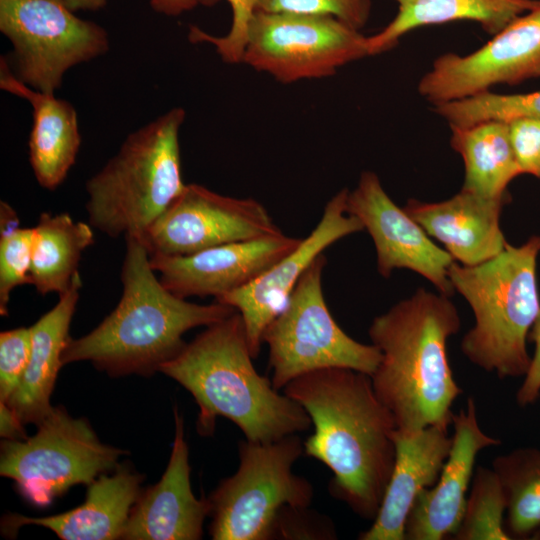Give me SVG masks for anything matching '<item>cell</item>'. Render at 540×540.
Segmentation results:
<instances>
[{"instance_id": "52a82bcc", "label": "cell", "mask_w": 540, "mask_h": 540, "mask_svg": "<svg viewBox=\"0 0 540 540\" xmlns=\"http://www.w3.org/2000/svg\"><path fill=\"white\" fill-rule=\"evenodd\" d=\"M304 453L297 434L272 442L242 440L237 471L209 495V533L214 540H270L285 505L310 506L314 490L293 465Z\"/></svg>"}, {"instance_id": "f546056e", "label": "cell", "mask_w": 540, "mask_h": 540, "mask_svg": "<svg viewBox=\"0 0 540 540\" xmlns=\"http://www.w3.org/2000/svg\"><path fill=\"white\" fill-rule=\"evenodd\" d=\"M34 228H23L14 209L0 203V314L6 316L12 291L31 284Z\"/></svg>"}, {"instance_id": "7a4b0ae2", "label": "cell", "mask_w": 540, "mask_h": 540, "mask_svg": "<svg viewBox=\"0 0 540 540\" xmlns=\"http://www.w3.org/2000/svg\"><path fill=\"white\" fill-rule=\"evenodd\" d=\"M460 326L449 297L423 288L373 319L368 333L381 360L372 385L398 429L452 425L451 408L463 390L453 376L447 342Z\"/></svg>"}, {"instance_id": "cb8c5ba5", "label": "cell", "mask_w": 540, "mask_h": 540, "mask_svg": "<svg viewBox=\"0 0 540 540\" xmlns=\"http://www.w3.org/2000/svg\"><path fill=\"white\" fill-rule=\"evenodd\" d=\"M395 17L378 33L367 36L368 54L376 55L395 47L406 33L428 25L453 21H474L495 35L539 0H393Z\"/></svg>"}, {"instance_id": "5b68a950", "label": "cell", "mask_w": 540, "mask_h": 540, "mask_svg": "<svg viewBox=\"0 0 540 540\" xmlns=\"http://www.w3.org/2000/svg\"><path fill=\"white\" fill-rule=\"evenodd\" d=\"M540 236L507 243L495 257L475 266L453 262L448 275L454 291L470 305L474 326L463 336L461 351L474 365L498 378L526 374L531 357L527 337L540 311L537 259Z\"/></svg>"}, {"instance_id": "7c38bea8", "label": "cell", "mask_w": 540, "mask_h": 540, "mask_svg": "<svg viewBox=\"0 0 540 540\" xmlns=\"http://www.w3.org/2000/svg\"><path fill=\"white\" fill-rule=\"evenodd\" d=\"M280 232L259 201L221 195L191 183L140 240L149 254L183 256Z\"/></svg>"}, {"instance_id": "9c48e42d", "label": "cell", "mask_w": 540, "mask_h": 540, "mask_svg": "<svg viewBox=\"0 0 540 540\" xmlns=\"http://www.w3.org/2000/svg\"><path fill=\"white\" fill-rule=\"evenodd\" d=\"M326 263L323 253L311 263L264 330L262 340L268 346V367L277 390L323 368H350L371 376L381 360L377 346L354 340L331 315L322 289Z\"/></svg>"}, {"instance_id": "836d02e7", "label": "cell", "mask_w": 540, "mask_h": 540, "mask_svg": "<svg viewBox=\"0 0 540 540\" xmlns=\"http://www.w3.org/2000/svg\"><path fill=\"white\" fill-rule=\"evenodd\" d=\"M31 351L30 328L0 333V401L8 402L26 372Z\"/></svg>"}, {"instance_id": "e0dca14e", "label": "cell", "mask_w": 540, "mask_h": 540, "mask_svg": "<svg viewBox=\"0 0 540 540\" xmlns=\"http://www.w3.org/2000/svg\"><path fill=\"white\" fill-rule=\"evenodd\" d=\"M452 446L436 483L416 497L405 523V540H442L457 531L466 506V492L477 455L501 444L479 425L476 404L469 397L466 409L453 415Z\"/></svg>"}, {"instance_id": "8d00e7d4", "label": "cell", "mask_w": 540, "mask_h": 540, "mask_svg": "<svg viewBox=\"0 0 540 540\" xmlns=\"http://www.w3.org/2000/svg\"><path fill=\"white\" fill-rule=\"evenodd\" d=\"M0 435L3 440H22L27 437L24 424L12 408L0 401Z\"/></svg>"}, {"instance_id": "4316f807", "label": "cell", "mask_w": 540, "mask_h": 540, "mask_svg": "<svg viewBox=\"0 0 540 540\" xmlns=\"http://www.w3.org/2000/svg\"><path fill=\"white\" fill-rule=\"evenodd\" d=\"M506 500V530L523 538L540 528V448L524 447L492 461Z\"/></svg>"}, {"instance_id": "7402d4cb", "label": "cell", "mask_w": 540, "mask_h": 540, "mask_svg": "<svg viewBox=\"0 0 540 540\" xmlns=\"http://www.w3.org/2000/svg\"><path fill=\"white\" fill-rule=\"evenodd\" d=\"M0 88L25 99L33 110L28 140L29 162L37 182L45 189H56L76 161L81 136L73 105L54 93L36 90L12 71L6 57L0 58Z\"/></svg>"}, {"instance_id": "484cf974", "label": "cell", "mask_w": 540, "mask_h": 540, "mask_svg": "<svg viewBox=\"0 0 540 540\" xmlns=\"http://www.w3.org/2000/svg\"><path fill=\"white\" fill-rule=\"evenodd\" d=\"M93 227L67 213H42L34 227L31 285L41 295L64 293L78 273L85 249L94 243Z\"/></svg>"}, {"instance_id": "6da1fadb", "label": "cell", "mask_w": 540, "mask_h": 540, "mask_svg": "<svg viewBox=\"0 0 540 540\" xmlns=\"http://www.w3.org/2000/svg\"><path fill=\"white\" fill-rule=\"evenodd\" d=\"M283 393L311 419L314 431L304 441V453L331 470L332 497L373 521L392 474L397 426L377 397L371 376L350 368H323L293 379Z\"/></svg>"}, {"instance_id": "83f0119b", "label": "cell", "mask_w": 540, "mask_h": 540, "mask_svg": "<svg viewBox=\"0 0 540 540\" xmlns=\"http://www.w3.org/2000/svg\"><path fill=\"white\" fill-rule=\"evenodd\" d=\"M506 500L499 478L491 468L479 466L471 481L462 521L455 540H510L504 514Z\"/></svg>"}, {"instance_id": "44dd1931", "label": "cell", "mask_w": 540, "mask_h": 540, "mask_svg": "<svg viewBox=\"0 0 540 540\" xmlns=\"http://www.w3.org/2000/svg\"><path fill=\"white\" fill-rule=\"evenodd\" d=\"M143 476L131 465L119 463L87 485L85 501L64 513L28 517L8 513L1 521L2 534L15 537L21 527L37 525L63 540L121 539L131 509L142 492Z\"/></svg>"}, {"instance_id": "f1b7e54d", "label": "cell", "mask_w": 540, "mask_h": 540, "mask_svg": "<svg viewBox=\"0 0 540 540\" xmlns=\"http://www.w3.org/2000/svg\"><path fill=\"white\" fill-rule=\"evenodd\" d=\"M434 110L450 127H466L490 120L508 122L519 117L540 118V90L519 94H499L490 90L435 105Z\"/></svg>"}, {"instance_id": "277c9868", "label": "cell", "mask_w": 540, "mask_h": 540, "mask_svg": "<svg viewBox=\"0 0 540 540\" xmlns=\"http://www.w3.org/2000/svg\"><path fill=\"white\" fill-rule=\"evenodd\" d=\"M241 315L230 316L206 327L171 360L164 373L183 386L199 407L196 421L201 436L215 432L216 420L232 421L254 442H272L306 432L312 426L305 409L253 365Z\"/></svg>"}, {"instance_id": "d6a6232c", "label": "cell", "mask_w": 540, "mask_h": 540, "mask_svg": "<svg viewBox=\"0 0 540 540\" xmlns=\"http://www.w3.org/2000/svg\"><path fill=\"white\" fill-rule=\"evenodd\" d=\"M333 521L309 506H283L272 526L270 540H333Z\"/></svg>"}, {"instance_id": "5bb4252c", "label": "cell", "mask_w": 540, "mask_h": 540, "mask_svg": "<svg viewBox=\"0 0 540 540\" xmlns=\"http://www.w3.org/2000/svg\"><path fill=\"white\" fill-rule=\"evenodd\" d=\"M346 211L371 236L377 270L384 278L404 268L426 278L443 295L450 297L455 292L448 275L453 257L393 202L374 172L360 175L355 189L348 192Z\"/></svg>"}, {"instance_id": "f35d334b", "label": "cell", "mask_w": 540, "mask_h": 540, "mask_svg": "<svg viewBox=\"0 0 540 540\" xmlns=\"http://www.w3.org/2000/svg\"><path fill=\"white\" fill-rule=\"evenodd\" d=\"M72 11L91 10L96 11L104 7L107 0H64Z\"/></svg>"}, {"instance_id": "ba28073f", "label": "cell", "mask_w": 540, "mask_h": 540, "mask_svg": "<svg viewBox=\"0 0 540 540\" xmlns=\"http://www.w3.org/2000/svg\"><path fill=\"white\" fill-rule=\"evenodd\" d=\"M22 440H2L0 475L14 482L18 494L46 508L75 485H89L113 471L126 451L102 443L88 420L53 407Z\"/></svg>"}, {"instance_id": "2e32d148", "label": "cell", "mask_w": 540, "mask_h": 540, "mask_svg": "<svg viewBox=\"0 0 540 540\" xmlns=\"http://www.w3.org/2000/svg\"><path fill=\"white\" fill-rule=\"evenodd\" d=\"M301 239L280 232L189 255L149 254V261L173 294L184 299L213 296L217 300L251 283L296 248Z\"/></svg>"}, {"instance_id": "d6986e66", "label": "cell", "mask_w": 540, "mask_h": 540, "mask_svg": "<svg viewBox=\"0 0 540 540\" xmlns=\"http://www.w3.org/2000/svg\"><path fill=\"white\" fill-rule=\"evenodd\" d=\"M509 201V194L485 197L461 189L441 202L409 199L402 208L455 261L475 266L497 256L507 245L499 219Z\"/></svg>"}, {"instance_id": "8992f818", "label": "cell", "mask_w": 540, "mask_h": 540, "mask_svg": "<svg viewBox=\"0 0 540 540\" xmlns=\"http://www.w3.org/2000/svg\"><path fill=\"white\" fill-rule=\"evenodd\" d=\"M185 110L174 107L131 132L85 185L89 224L117 238L141 239L184 191L179 131Z\"/></svg>"}, {"instance_id": "3957f363", "label": "cell", "mask_w": 540, "mask_h": 540, "mask_svg": "<svg viewBox=\"0 0 540 540\" xmlns=\"http://www.w3.org/2000/svg\"><path fill=\"white\" fill-rule=\"evenodd\" d=\"M124 238L121 298L91 332L70 337L62 362L89 361L111 377H149L183 349L187 331L207 327L236 310L218 301L196 304L173 294L156 278L143 242Z\"/></svg>"}, {"instance_id": "8fae6325", "label": "cell", "mask_w": 540, "mask_h": 540, "mask_svg": "<svg viewBox=\"0 0 540 540\" xmlns=\"http://www.w3.org/2000/svg\"><path fill=\"white\" fill-rule=\"evenodd\" d=\"M366 56L367 36L335 17L256 10L242 63L288 84L332 76Z\"/></svg>"}, {"instance_id": "ffe728a7", "label": "cell", "mask_w": 540, "mask_h": 540, "mask_svg": "<svg viewBox=\"0 0 540 540\" xmlns=\"http://www.w3.org/2000/svg\"><path fill=\"white\" fill-rule=\"evenodd\" d=\"M395 461L378 513L360 540H405V523L417 495L439 478L452 446L448 430L427 426L418 431L396 428Z\"/></svg>"}, {"instance_id": "d4e9b609", "label": "cell", "mask_w": 540, "mask_h": 540, "mask_svg": "<svg viewBox=\"0 0 540 540\" xmlns=\"http://www.w3.org/2000/svg\"><path fill=\"white\" fill-rule=\"evenodd\" d=\"M451 146L464 162L462 190L502 197L521 175L510 141L508 122L490 120L466 127L451 126Z\"/></svg>"}, {"instance_id": "ac0fdd59", "label": "cell", "mask_w": 540, "mask_h": 540, "mask_svg": "<svg viewBox=\"0 0 540 540\" xmlns=\"http://www.w3.org/2000/svg\"><path fill=\"white\" fill-rule=\"evenodd\" d=\"M175 434L169 462L161 479L143 489L131 509L121 539L199 540L209 516L207 498H196L191 487L189 447L184 423L174 409Z\"/></svg>"}, {"instance_id": "4dcf8cb0", "label": "cell", "mask_w": 540, "mask_h": 540, "mask_svg": "<svg viewBox=\"0 0 540 540\" xmlns=\"http://www.w3.org/2000/svg\"><path fill=\"white\" fill-rule=\"evenodd\" d=\"M198 4L213 6L219 0H197ZM232 9V24L224 36L208 34L197 26H191L188 39L191 43H208L215 47L221 59L230 64L242 63L248 29L257 10L258 0H227Z\"/></svg>"}, {"instance_id": "d590c367", "label": "cell", "mask_w": 540, "mask_h": 540, "mask_svg": "<svg viewBox=\"0 0 540 540\" xmlns=\"http://www.w3.org/2000/svg\"><path fill=\"white\" fill-rule=\"evenodd\" d=\"M529 337L535 345L534 354L516 394L517 403L523 407L536 402L540 396V311L530 329Z\"/></svg>"}, {"instance_id": "30bf717a", "label": "cell", "mask_w": 540, "mask_h": 540, "mask_svg": "<svg viewBox=\"0 0 540 540\" xmlns=\"http://www.w3.org/2000/svg\"><path fill=\"white\" fill-rule=\"evenodd\" d=\"M0 31L13 46L14 74L47 93L71 67L109 50L106 30L77 17L64 0H0Z\"/></svg>"}, {"instance_id": "74e56055", "label": "cell", "mask_w": 540, "mask_h": 540, "mask_svg": "<svg viewBox=\"0 0 540 540\" xmlns=\"http://www.w3.org/2000/svg\"><path fill=\"white\" fill-rule=\"evenodd\" d=\"M198 4L197 0H150L151 8L167 16H177L190 11Z\"/></svg>"}, {"instance_id": "9a60e30c", "label": "cell", "mask_w": 540, "mask_h": 540, "mask_svg": "<svg viewBox=\"0 0 540 540\" xmlns=\"http://www.w3.org/2000/svg\"><path fill=\"white\" fill-rule=\"evenodd\" d=\"M348 192L345 188L330 198L316 227L290 253L248 285L215 300L241 315L254 359L263 344L265 328L284 308L305 270L332 244L364 230L361 222L346 211Z\"/></svg>"}, {"instance_id": "e575fe53", "label": "cell", "mask_w": 540, "mask_h": 540, "mask_svg": "<svg viewBox=\"0 0 540 540\" xmlns=\"http://www.w3.org/2000/svg\"><path fill=\"white\" fill-rule=\"evenodd\" d=\"M510 141L522 174L540 180V118L519 117L508 121Z\"/></svg>"}, {"instance_id": "1f68e13d", "label": "cell", "mask_w": 540, "mask_h": 540, "mask_svg": "<svg viewBox=\"0 0 540 540\" xmlns=\"http://www.w3.org/2000/svg\"><path fill=\"white\" fill-rule=\"evenodd\" d=\"M257 10L335 17L360 30L371 12L370 0H258Z\"/></svg>"}, {"instance_id": "4fadbf2b", "label": "cell", "mask_w": 540, "mask_h": 540, "mask_svg": "<svg viewBox=\"0 0 540 540\" xmlns=\"http://www.w3.org/2000/svg\"><path fill=\"white\" fill-rule=\"evenodd\" d=\"M532 78H540V0L478 50L439 56L418 91L435 106Z\"/></svg>"}, {"instance_id": "603a6c76", "label": "cell", "mask_w": 540, "mask_h": 540, "mask_svg": "<svg viewBox=\"0 0 540 540\" xmlns=\"http://www.w3.org/2000/svg\"><path fill=\"white\" fill-rule=\"evenodd\" d=\"M81 286L78 272L70 287L59 295L56 305L29 327V363L17 390L5 402L24 425H37L53 408L50 398L58 373L64 366L62 354L70 339L69 328Z\"/></svg>"}]
</instances>
